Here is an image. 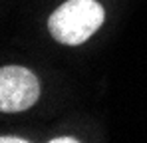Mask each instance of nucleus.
<instances>
[{"mask_svg":"<svg viewBox=\"0 0 147 143\" xmlns=\"http://www.w3.org/2000/svg\"><path fill=\"white\" fill-rule=\"evenodd\" d=\"M105 20L98 0H68L52 12L48 30L52 38L66 46H80L92 38Z\"/></svg>","mask_w":147,"mask_h":143,"instance_id":"f257e3e1","label":"nucleus"},{"mask_svg":"<svg viewBox=\"0 0 147 143\" xmlns=\"http://www.w3.org/2000/svg\"><path fill=\"white\" fill-rule=\"evenodd\" d=\"M40 97L38 78L22 66L0 68V111L18 113L32 107Z\"/></svg>","mask_w":147,"mask_h":143,"instance_id":"f03ea898","label":"nucleus"},{"mask_svg":"<svg viewBox=\"0 0 147 143\" xmlns=\"http://www.w3.org/2000/svg\"><path fill=\"white\" fill-rule=\"evenodd\" d=\"M28 139H24V137H0V143H26Z\"/></svg>","mask_w":147,"mask_h":143,"instance_id":"7ed1b4c3","label":"nucleus"},{"mask_svg":"<svg viewBox=\"0 0 147 143\" xmlns=\"http://www.w3.org/2000/svg\"><path fill=\"white\" fill-rule=\"evenodd\" d=\"M50 141L52 143H78V139H74V137H54Z\"/></svg>","mask_w":147,"mask_h":143,"instance_id":"20e7f679","label":"nucleus"}]
</instances>
